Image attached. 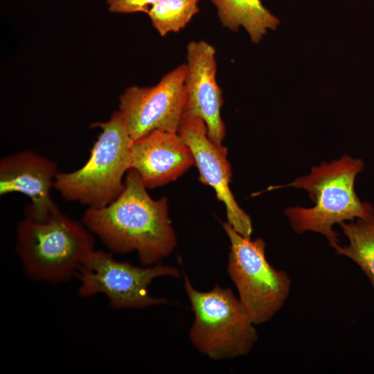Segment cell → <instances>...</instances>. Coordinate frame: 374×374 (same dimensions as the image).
Here are the masks:
<instances>
[{"mask_svg": "<svg viewBox=\"0 0 374 374\" xmlns=\"http://www.w3.org/2000/svg\"><path fill=\"white\" fill-rule=\"evenodd\" d=\"M199 0H160L148 11L152 25L165 37L184 28L199 12Z\"/></svg>", "mask_w": 374, "mask_h": 374, "instance_id": "cell-15", "label": "cell"}, {"mask_svg": "<svg viewBox=\"0 0 374 374\" xmlns=\"http://www.w3.org/2000/svg\"><path fill=\"white\" fill-rule=\"evenodd\" d=\"M339 225L348 244L337 246L335 249L336 253L355 262L374 289V214L367 218L343 222Z\"/></svg>", "mask_w": 374, "mask_h": 374, "instance_id": "cell-14", "label": "cell"}, {"mask_svg": "<svg viewBox=\"0 0 374 374\" xmlns=\"http://www.w3.org/2000/svg\"><path fill=\"white\" fill-rule=\"evenodd\" d=\"M222 225L230 241L227 270L239 299L254 325L266 323L287 301L291 278L268 262L262 238L244 237L227 221Z\"/></svg>", "mask_w": 374, "mask_h": 374, "instance_id": "cell-6", "label": "cell"}, {"mask_svg": "<svg viewBox=\"0 0 374 374\" xmlns=\"http://www.w3.org/2000/svg\"><path fill=\"white\" fill-rule=\"evenodd\" d=\"M185 110L201 117L206 123L207 134L221 145L226 134L221 116L222 91L217 82L215 47L204 40L190 41L186 47Z\"/></svg>", "mask_w": 374, "mask_h": 374, "instance_id": "cell-10", "label": "cell"}, {"mask_svg": "<svg viewBox=\"0 0 374 374\" xmlns=\"http://www.w3.org/2000/svg\"><path fill=\"white\" fill-rule=\"evenodd\" d=\"M160 0H107L108 10L111 12L130 14L148 13L149 10Z\"/></svg>", "mask_w": 374, "mask_h": 374, "instance_id": "cell-16", "label": "cell"}, {"mask_svg": "<svg viewBox=\"0 0 374 374\" xmlns=\"http://www.w3.org/2000/svg\"><path fill=\"white\" fill-rule=\"evenodd\" d=\"M217 8L222 25L232 31L243 27L253 43H258L267 30H275L279 20L260 0H210Z\"/></svg>", "mask_w": 374, "mask_h": 374, "instance_id": "cell-13", "label": "cell"}, {"mask_svg": "<svg viewBox=\"0 0 374 374\" xmlns=\"http://www.w3.org/2000/svg\"><path fill=\"white\" fill-rule=\"evenodd\" d=\"M177 133L193 154L199 181L212 187L217 199L224 204L227 222L242 235L251 237V220L240 207L230 188L232 172L226 148L214 143L208 136L204 120L186 110Z\"/></svg>", "mask_w": 374, "mask_h": 374, "instance_id": "cell-9", "label": "cell"}, {"mask_svg": "<svg viewBox=\"0 0 374 374\" xmlns=\"http://www.w3.org/2000/svg\"><path fill=\"white\" fill-rule=\"evenodd\" d=\"M193 165V154L178 133L156 130L133 141L131 168L147 188L176 180Z\"/></svg>", "mask_w": 374, "mask_h": 374, "instance_id": "cell-12", "label": "cell"}, {"mask_svg": "<svg viewBox=\"0 0 374 374\" xmlns=\"http://www.w3.org/2000/svg\"><path fill=\"white\" fill-rule=\"evenodd\" d=\"M184 289L194 312L189 332L193 345L215 360L248 355L258 340L254 324L231 289L219 285L196 290L185 272Z\"/></svg>", "mask_w": 374, "mask_h": 374, "instance_id": "cell-5", "label": "cell"}, {"mask_svg": "<svg viewBox=\"0 0 374 374\" xmlns=\"http://www.w3.org/2000/svg\"><path fill=\"white\" fill-rule=\"evenodd\" d=\"M364 169L362 159L348 154L312 168L310 174L279 186L305 190L314 206L288 207L285 211L296 233L313 231L323 235L332 247L339 245L335 224L367 218L374 214L373 206L362 202L355 190L356 177Z\"/></svg>", "mask_w": 374, "mask_h": 374, "instance_id": "cell-2", "label": "cell"}, {"mask_svg": "<svg viewBox=\"0 0 374 374\" xmlns=\"http://www.w3.org/2000/svg\"><path fill=\"white\" fill-rule=\"evenodd\" d=\"M92 127L100 130L87 161L79 169L56 175L53 188L63 199L87 208H102L123 192L125 173L131 168L133 140L118 110Z\"/></svg>", "mask_w": 374, "mask_h": 374, "instance_id": "cell-4", "label": "cell"}, {"mask_svg": "<svg viewBox=\"0 0 374 374\" xmlns=\"http://www.w3.org/2000/svg\"><path fill=\"white\" fill-rule=\"evenodd\" d=\"M181 277L178 268L157 263L140 267L121 262L103 251L93 250L84 260L75 277L80 282L78 294L89 297L97 294L107 296L112 308H144L165 304L166 299L150 294L148 287L159 276Z\"/></svg>", "mask_w": 374, "mask_h": 374, "instance_id": "cell-7", "label": "cell"}, {"mask_svg": "<svg viewBox=\"0 0 374 374\" xmlns=\"http://www.w3.org/2000/svg\"><path fill=\"white\" fill-rule=\"evenodd\" d=\"M94 245L93 234L58 206L43 220L25 215L17 227V252L26 274L37 280L75 277Z\"/></svg>", "mask_w": 374, "mask_h": 374, "instance_id": "cell-3", "label": "cell"}, {"mask_svg": "<svg viewBox=\"0 0 374 374\" xmlns=\"http://www.w3.org/2000/svg\"><path fill=\"white\" fill-rule=\"evenodd\" d=\"M83 224L110 250L136 251L143 265L169 256L176 247L168 199H153L138 172L130 169L121 195L102 208H87Z\"/></svg>", "mask_w": 374, "mask_h": 374, "instance_id": "cell-1", "label": "cell"}, {"mask_svg": "<svg viewBox=\"0 0 374 374\" xmlns=\"http://www.w3.org/2000/svg\"><path fill=\"white\" fill-rule=\"evenodd\" d=\"M186 63L151 87L131 86L119 97L118 112L133 141L161 130L177 133L186 104Z\"/></svg>", "mask_w": 374, "mask_h": 374, "instance_id": "cell-8", "label": "cell"}, {"mask_svg": "<svg viewBox=\"0 0 374 374\" xmlns=\"http://www.w3.org/2000/svg\"><path fill=\"white\" fill-rule=\"evenodd\" d=\"M57 163L37 152L24 150L0 160V195L19 193L30 199L26 216L43 220L57 207L51 195Z\"/></svg>", "mask_w": 374, "mask_h": 374, "instance_id": "cell-11", "label": "cell"}]
</instances>
